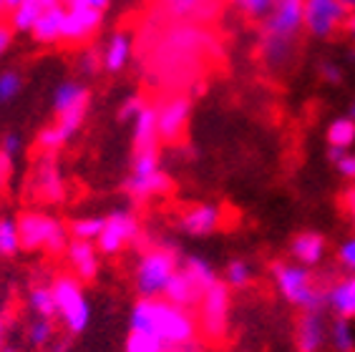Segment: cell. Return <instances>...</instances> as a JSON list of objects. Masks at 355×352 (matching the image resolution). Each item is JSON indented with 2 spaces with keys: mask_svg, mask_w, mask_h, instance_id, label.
<instances>
[{
  "mask_svg": "<svg viewBox=\"0 0 355 352\" xmlns=\"http://www.w3.org/2000/svg\"><path fill=\"white\" fill-rule=\"evenodd\" d=\"M129 332H141L157 337L166 350L197 342V315L177 307L166 299H141L134 302L129 312Z\"/></svg>",
  "mask_w": 355,
  "mask_h": 352,
  "instance_id": "1",
  "label": "cell"
},
{
  "mask_svg": "<svg viewBox=\"0 0 355 352\" xmlns=\"http://www.w3.org/2000/svg\"><path fill=\"white\" fill-rule=\"evenodd\" d=\"M91 94L81 81H61L53 91L55 121L43 126L35 136V146L41 154H58L78 134L89 114Z\"/></svg>",
  "mask_w": 355,
  "mask_h": 352,
  "instance_id": "2",
  "label": "cell"
},
{
  "mask_svg": "<svg viewBox=\"0 0 355 352\" xmlns=\"http://www.w3.org/2000/svg\"><path fill=\"white\" fill-rule=\"evenodd\" d=\"M305 30L302 23V0H277L262 21L260 58L267 68L282 71L297 51V35Z\"/></svg>",
  "mask_w": 355,
  "mask_h": 352,
  "instance_id": "3",
  "label": "cell"
},
{
  "mask_svg": "<svg viewBox=\"0 0 355 352\" xmlns=\"http://www.w3.org/2000/svg\"><path fill=\"white\" fill-rule=\"evenodd\" d=\"M275 290L287 305L297 307L300 312H320L325 310V292L318 290L313 272L290 259H275L270 264Z\"/></svg>",
  "mask_w": 355,
  "mask_h": 352,
  "instance_id": "4",
  "label": "cell"
},
{
  "mask_svg": "<svg viewBox=\"0 0 355 352\" xmlns=\"http://www.w3.org/2000/svg\"><path fill=\"white\" fill-rule=\"evenodd\" d=\"M182 257L177 254L174 247H149L141 252V257L137 259L134 267V287L141 299H157L164 294L169 279L174 277V272L179 270Z\"/></svg>",
  "mask_w": 355,
  "mask_h": 352,
  "instance_id": "5",
  "label": "cell"
},
{
  "mask_svg": "<svg viewBox=\"0 0 355 352\" xmlns=\"http://www.w3.org/2000/svg\"><path fill=\"white\" fill-rule=\"evenodd\" d=\"M18 222L21 247L26 252H46V254H61L69 247V227L61 219L51 217L46 211H23Z\"/></svg>",
  "mask_w": 355,
  "mask_h": 352,
  "instance_id": "6",
  "label": "cell"
},
{
  "mask_svg": "<svg viewBox=\"0 0 355 352\" xmlns=\"http://www.w3.org/2000/svg\"><path fill=\"white\" fill-rule=\"evenodd\" d=\"M55 299V319L63 322L69 337H78L91 325V302L83 292V285L73 274H58L51 282Z\"/></svg>",
  "mask_w": 355,
  "mask_h": 352,
  "instance_id": "7",
  "label": "cell"
},
{
  "mask_svg": "<svg viewBox=\"0 0 355 352\" xmlns=\"http://www.w3.org/2000/svg\"><path fill=\"white\" fill-rule=\"evenodd\" d=\"M230 307H232V297H230V287L219 279L217 285L205 290L202 299L197 305V327L199 335L207 342H222L230 330Z\"/></svg>",
  "mask_w": 355,
  "mask_h": 352,
  "instance_id": "8",
  "label": "cell"
},
{
  "mask_svg": "<svg viewBox=\"0 0 355 352\" xmlns=\"http://www.w3.org/2000/svg\"><path fill=\"white\" fill-rule=\"evenodd\" d=\"M141 237V224L129 209H114L103 222V229L96 239V249L101 257H119L126 247L137 244Z\"/></svg>",
  "mask_w": 355,
  "mask_h": 352,
  "instance_id": "9",
  "label": "cell"
},
{
  "mask_svg": "<svg viewBox=\"0 0 355 352\" xmlns=\"http://www.w3.org/2000/svg\"><path fill=\"white\" fill-rule=\"evenodd\" d=\"M350 10L343 6L340 0H302V23L305 33L328 41L348 23Z\"/></svg>",
  "mask_w": 355,
  "mask_h": 352,
  "instance_id": "10",
  "label": "cell"
},
{
  "mask_svg": "<svg viewBox=\"0 0 355 352\" xmlns=\"http://www.w3.org/2000/svg\"><path fill=\"white\" fill-rule=\"evenodd\" d=\"M33 194L46 204H61L66 199V179L55 154H41L33 169Z\"/></svg>",
  "mask_w": 355,
  "mask_h": 352,
  "instance_id": "11",
  "label": "cell"
},
{
  "mask_svg": "<svg viewBox=\"0 0 355 352\" xmlns=\"http://www.w3.org/2000/svg\"><path fill=\"white\" fill-rule=\"evenodd\" d=\"M222 222H225V209L219 204L202 202L189 206L187 211H182L177 219V227L187 237L202 239V237H212L214 231H219Z\"/></svg>",
  "mask_w": 355,
  "mask_h": 352,
  "instance_id": "12",
  "label": "cell"
},
{
  "mask_svg": "<svg viewBox=\"0 0 355 352\" xmlns=\"http://www.w3.org/2000/svg\"><path fill=\"white\" fill-rule=\"evenodd\" d=\"M191 116V101L187 96H171L169 101H164L157 109V129H159V141L174 143L182 139L187 131Z\"/></svg>",
  "mask_w": 355,
  "mask_h": 352,
  "instance_id": "13",
  "label": "cell"
},
{
  "mask_svg": "<svg viewBox=\"0 0 355 352\" xmlns=\"http://www.w3.org/2000/svg\"><path fill=\"white\" fill-rule=\"evenodd\" d=\"M328 317L325 310L320 312H300L295 325V350L297 352H322L328 345Z\"/></svg>",
  "mask_w": 355,
  "mask_h": 352,
  "instance_id": "14",
  "label": "cell"
},
{
  "mask_svg": "<svg viewBox=\"0 0 355 352\" xmlns=\"http://www.w3.org/2000/svg\"><path fill=\"white\" fill-rule=\"evenodd\" d=\"M103 13L98 10H83V8H66L63 15V30H61V43H71V46H81L89 38H94L96 30L101 28Z\"/></svg>",
  "mask_w": 355,
  "mask_h": 352,
  "instance_id": "15",
  "label": "cell"
},
{
  "mask_svg": "<svg viewBox=\"0 0 355 352\" xmlns=\"http://www.w3.org/2000/svg\"><path fill=\"white\" fill-rule=\"evenodd\" d=\"M123 191L131 202L144 204L157 197H164L171 191V176L164 169L149 171V174H129L123 179Z\"/></svg>",
  "mask_w": 355,
  "mask_h": 352,
  "instance_id": "16",
  "label": "cell"
},
{
  "mask_svg": "<svg viewBox=\"0 0 355 352\" xmlns=\"http://www.w3.org/2000/svg\"><path fill=\"white\" fill-rule=\"evenodd\" d=\"M66 259H69V267L73 272V277L86 285V282H94L98 277V270H101V254L96 249L94 242H78V239H71L69 247H66Z\"/></svg>",
  "mask_w": 355,
  "mask_h": 352,
  "instance_id": "17",
  "label": "cell"
},
{
  "mask_svg": "<svg viewBox=\"0 0 355 352\" xmlns=\"http://www.w3.org/2000/svg\"><path fill=\"white\" fill-rule=\"evenodd\" d=\"M325 254H328V239L322 237L320 231H300L290 242V257H293V262L302 264L308 270L310 267H318L325 259Z\"/></svg>",
  "mask_w": 355,
  "mask_h": 352,
  "instance_id": "18",
  "label": "cell"
},
{
  "mask_svg": "<svg viewBox=\"0 0 355 352\" xmlns=\"http://www.w3.org/2000/svg\"><path fill=\"white\" fill-rule=\"evenodd\" d=\"M325 310L333 312L335 319H355V274L338 279L325 290Z\"/></svg>",
  "mask_w": 355,
  "mask_h": 352,
  "instance_id": "19",
  "label": "cell"
},
{
  "mask_svg": "<svg viewBox=\"0 0 355 352\" xmlns=\"http://www.w3.org/2000/svg\"><path fill=\"white\" fill-rule=\"evenodd\" d=\"M202 294H205V292L199 290V287L194 285V279L179 267V270L174 272V277L169 279V285H166L162 299H166V302H171V305H177V307H184V310H197Z\"/></svg>",
  "mask_w": 355,
  "mask_h": 352,
  "instance_id": "20",
  "label": "cell"
},
{
  "mask_svg": "<svg viewBox=\"0 0 355 352\" xmlns=\"http://www.w3.org/2000/svg\"><path fill=\"white\" fill-rule=\"evenodd\" d=\"M131 53H134L131 35L126 30H116V33L109 35V41L101 51V68L109 73H119L131 61Z\"/></svg>",
  "mask_w": 355,
  "mask_h": 352,
  "instance_id": "21",
  "label": "cell"
},
{
  "mask_svg": "<svg viewBox=\"0 0 355 352\" xmlns=\"http://www.w3.org/2000/svg\"><path fill=\"white\" fill-rule=\"evenodd\" d=\"M63 15H66V6H55V8H51V10H46V13L38 18V23L31 28L33 41L41 43V46H55V43H61Z\"/></svg>",
  "mask_w": 355,
  "mask_h": 352,
  "instance_id": "22",
  "label": "cell"
},
{
  "mask_svg": "<svg viewBox=\"0 0 355 352\" xmlns=\"http://www.w3.org/2000/svg\"><path fill=\"white\" fill-rule=\"evenodd\" d=\"M55 6H63V0H23L10 13V28L21 30V33H31V28L38 23V18Z\"/></svg>",
  "mask_w": 355,
  "mask_h": 352,
  "instance_id": "23",
  "label": "cell"
},
{
  "mask_svg": "<svg viewBox=\"0 0 355 352\" xmlns=\"http://www.w3.org/2000/svg\"><path fill=\"white\" fill-rule=\"evenodd\" d=\"M134 151L159 149V129H157V109L146 103V109L134 118Z\"/></svg>",
  "mask_w": 355,
  "mask_h": 352,
  "instance_id": "24",
  "label": "cell"
},
{
  "mask_svg": "<svg viewBox=\"0 0 355 352\" xmlns=\"http://www.w3.org/2000/svg\"><path fill=\"white\" fill-rule=\"evenodd\" d=\"M179 267H182V270H184L187 274L194 279V285H197L202 292L209 290V287L219 282L217 270H214L212 262H207L205 257H197V254H187V257H182Z\"/></svg>",
  "mask_w": 355,
  "mask_h": 352,
  "instance_id": "25",
  "label": "cell"
},
{
  "mask_svg": "<svg viewBox=\"0 0 355 352\" xmlns=\"http://www.w3.org/2000/svg\"><path fill=\"white\" fill-rule=\"evenodd\" d=\"M28 310L33 312V317L41 319H55V299L51 285L41 282L28 290Z\"/></svg>",
  "mask_w": 355,
  "mask_h": 352,
  "instance_id": "26",
  "label": "cell"
},
{
  "mask_svg": "<svg viewBox=\"0 0 355 352\" xmlns=\"http://www.w3.org/2000/svg\"><path fill=\"white\" fill-rule=\"evenodd\" d=\"M325 139H328L330 149L350 151V146L355 143V121L350 116H340V118L330 121L328 131H325Z\"/></svg>",
  "mask_w": 355,
  "mask_h": 352,
  "instance_id": "27",
  "label": "cell"
},
{
  "mask_svg": "<svg viewBox=\"0 0 355 352\" xmlns=\"http://www.w3.org/2000/svg\"><path fill=\"white\" fill-rule=\"evenodd\" d=\"M328 345L333 352H355V330L348 319H333L330 322Z\"/></svg>",
  "mask_w": 355,
  "mask_h": 352,
  "instance_id": "28",
  "label": "cell"
},
{
  "mask_svg": "<svg viewBox=\"0 0 355 352\" xmlns=\"http://www.w3.org/2000/svg\"><path fill=\"white\" fill-rule=\"evenodd\" d=\"M21 234L13 217H0V259H13L21 252Z\"/></svg>",
  "mask_w": 355,
  "mask_h": 352,
  "instance_id": "29",
  "label": "cell"
},
{
  "mask_svg": "<svg viewBox=\"0 0 355 352\" xmlns=\"http://www.w3.org/2000/svg\"><path fill=\"white\" fill-rule=\"evenodd\" d=\"M252 274H254V270L247 259H230L225 272H222V282H225L230 290H245V287H250V282H252Z\"/></svg>",
  "mask_w": 355,
  "mask_h": 352,
  "instance_id": "30",
  "label": "cell"
},
{
  "mask_svg": "<svg viewBox=\"0 0 355 352\" xmlns=\"http://www.w3.org/2000/svg\"><path fill=\"white\" fill-rule=\"evenodd\" d=\"M103 222L106 217H78L69 224V237L78 239V242H94L98 239L103 229Z\"/></svg>",
  "mask_w": 355,
  "mask_h": 352,
  "instance_id": "31",
  "label": "cell"
},
{
  "mask_svg": "<svg viewBox=\"0 0 355 352\" xmlns=\"http://www.w3.org/2000/svg\"><path fill=\"white\" fill-rule=\"evenodd\" d=\"M55 337V330H53V319H41V317H33L28 322V342L33 347H48L53 342Z\"/></svg>",
  "mask_w": 355,
  "mask_h": 352,
  "instance_id": "32",
  "label": "cell"
},
{
  "mask_svg": "<svg viewBox=\"0 0 355 352\" xmlns=\"http://www.w3.org/2000/svg\"><path fill=\"white\" fill-rule=\"evenodd\" d=\"M123 352H166V347L151 335H141V332H129Z\"/></svg>",
  "mask_w": 355,
  "mask_h": 352,
  "instance_id": "33",
  "label": "cell"
},
{
  "mask_svg": "<svg viewBox=\"0 0 355 352\" xmlns=\"http://www.w3.org/2000/svg\"><path fill=\"white\" fill-rule=\"evenodd\" d=\"M234 6L247 15V18H254V21H265L270 10L275 8L277 0H232Z\"/></svg>",
  "mask_w": 355,
  "mask_h": 352,
  "instance_id": "34",
  "label": "cell"
},
{
  "mask_svg": "<svg viewBox=\"0 0 355 352\" xmlns=\"http://www.w3.org/2000/svg\"><path fill=\"white\" fill-rule=\"evenodd\" d=\"M23 78L18 71H3L0 73V101H13L21 94Z\"/></svg>",
  "mask_w": 355,
  "mask_h": 352,
  "instance_id": "35",
  "label": "cell"
},
{
  "mask_svg": "<svg viewBox=\"0 0 355 352\" xmlns=\"http://www.w3.org/2000/svg\"><path fill=\"white\" fill-rule=\"evenodd\" d=\"M146 109V101H144L141 96H126V98H123L121 101V106H119V111H116V118L121 123H134V118H137L139 114H141V111Z\"/></svg>",
  "mask_w": 355,
  "mask_h": 352,
  "instance_id": "36",
  "label": "cell"
},
{
  "mask_svg": "<svg viewBox=\"0 0 355 352\" xmlns=\"http://www.w3.org/2000/svg\"><path fill=\"white\" fill-rule=\"evenodd\" d=\"M335 257H338V264H340L348 274H355V237L343 239L338 252H335Z\"/></svg>",
  "mask_w": 355,
  "mask_h": 352,
  "instance_id": "37",
  "label": "cell"
},
{
  "mask_svg": "<svg viewBox=\"0 0 355 352\" xmlns=\"http://www.w3.org/2000/svg\"><path fill=\"white\" fill-rule=\"evenodd\" d=\"M23 151V139L21 134H15V131H10V134L3 136V141H0V154L6 156L8 161L13 164L18 156H21Z\"/></svg>",
  "mask_w": 355,
  "mask_h": 352,
  "instance_id": "38",
  "label": "cell"
},
{
  "mask_svg": "<svg viewBox=\"0 0 355 352\" xmlns=\"http://www.w3.org/2000/svg\"><path fill=\"white\" fill-rule=\"evenodd\" d=\"M318 73H320L322 81L333 83V86L343 81V71L335 61H320V66H318Z\"/></svg>",
  "mask_w": 355,
  "mask_h": 352,
  "instance_id": "39",
  "label": "cell"
},
{
  "mask_svg": "<svg viewBox=\"0 0 355 352\" xmlns=\"http://www.w3.org/2000/svg\"><path fill=\"white\" fill-rule=\"evenodd\" d=\"M202 0H166V8H169L174 15H191L197 13Z\"/></svg>",
  "mask_w": 355,
  "mask_h": 352,
  "instance_id": "40",
  "label": "cell"
},
{
  "mask_svg": "<svg viewBox=\"0 0 355 352\" xmlns=\"http://www.w3.org/2000/svg\"><path fill=\"white\" fill-rule=\"evenodd\" d=\"M109 3L111 0H63L66 8H83V10H98V13H103Z\"/></svg>",
  "mask_w": 355,
  "mask_h": 352,
  "instance_id": "41",
  "label": "cell"
},
{
  "mask_svg": "<svg viewBox=\"0 0 355 352\" xmlns=\"http://www.w3.org/2000/svg\"><path fill=\"white\" fill-rule=\"evenodd\" d=\"M101 68V53L98 51H86V53L81 55V71L83 73H96Z\"/></svg>",
  "mask_w": 355,
  "mask_h": 352,
  "instance_id": "42",
  "label": "cell"
},
{
  "mask_svg": "<svg viewBox=\"0 0 355 352\" xmlns=\"http://www.w3.org/2000/svg\"><path fill=\"white\" fill-rule=\"evenodd\" d=\"M335 169H338V174L343 176V179H353L355 182V154H345L340 159V161L335 164Z\"/></svg>",
  "mask_w": 355,
  "mask_h": 352,
  "instance_id": "43",
  "label": "cell"
},
{
  "mask_svg": "<svg viewBox=\"0 0 355 352\" xmlns=\"http://www.w3.org/2000/svg\"><path fill=\"white\" fill-rule=\"evenodd\" d=\"M10 43H13V28L3 26V23H0V55H3L8 48H10Z\"/></svg>",
  "mask_w": 355,
  "mask_h": 352,
  "instance_id": "44",
  "label": "cell"
},
{
  "mask_svg": "<svg viewBox=\"0 0 355 352\" xmlns=\"http://www.w3.org/2000/svg\"><path fill=\"white\" fill-rule=\"evenodd\" d=\"M10 166H13V164H10V161H8V159H6V156L0 154V189L6 186L8 176H10Z\"/></svg>",
  "mask_w": 355,
  "mask_h": 352,
  "instance_id": "45",
  "label": "cell"
},
{
  "mask_svg": "<svg viewBox=\"0 0 355 352\" xmlns=\"http://www.w3.org/2000/svg\"><path fill=\"white\" fill-rule=\"evenodd\" d=\"M21 3L23 0H0V13H13Z\"/></svg>",
  "mask_w": 355,
  "mask_h": 352,
  "instance_id": "46",
  "label": "cell"
},
{
  "mask_svg": "<svg viewBox=\"0 0 355 352\" xmlns=\"http://www.w3.org/2000/svg\"><path fill=\"white\" fill-rule=\"evenodd\" d=\"M166 352H202V347L197 345V342H189V345H182V347H171V350Z\"/></svg>",
  "mask_w": 355,
  "mask_h": 352,
  "instance_id": "47",
  "label": "cell"
},
{
  "mask_svg": "<svg viewBox=\"0 0 355 352\" xmlns=\"http://www.w3.org/2000/svg\"><path fill=\"white\" fill-rule=\"evenodd\" d=\"M345 30H348V35H350V41L355 43V10L348 15V23H345Z\"/></svg>",
  "mask_w": 355,
  "mask_h": 352,
  "instance_id": "48",
  "label": "cell"
},
{
  "mask_svg": "<svg viewBox=\"0 0 355 352\" xmlns=\"http://www.w3.org/2000/svg\"><path fill=\"white\" fill-rule=\"evenodd\" d=\"M345 154H348V151H343V149H330V146H328V159H330L333 164L340 161V159H343Z\"/></svg>",
  "mask_w": 355,
  "mask_h": 352,
  "instance_id": "49",
  "label": "cell"
},
{
  "mask_svg": "<svg viewBox=\"0 0 355 352\" xmlns=\"http://www.w3.org/2000/svg\"><path fill=\"white\" fill-rule=\"evenodd\" d=\"M348 209H350V217H353V227H355V191L348 194Z\"/></svg>",
  "mask_w": 355,
  "mask_h": 352,
  "instance_id": "50",
  "label": "cell"
},
{
  "mask_svg": "<svg viewBox=\"0 0 355 352\" xmlns=\"http://www.w3.org/2000/svg\"><path fill=\"white\" fill-rule=\"evenodd\" d=\"M3 342H6V322L0 317V352H3Z\"/></svg>",
  "mask_w": 355,
  "mask_h": 352,
  "instance_id": "51",
  "label": "cell"
},
{
  "mask_svg": "<svg viewBox=\"0 0 355 352\" xmlns=\"http://www.w3.org/2000/svg\"><path fill=\"white\" fill-rule=\"evenodd\" d=\"M340 3H343V6H345V8H348L350 13H353V10H355V0H340Z\"/></svg>",
  "mask_w": 355,
  "mask_h": 352,
  "instance_id": "52",
  "label": "cell"
},
{
  "mask_svg": "<svg viewBox=\"0 0 355 352\" xmlns=\"http://www.w3.org/2000/svg\"><path fill=\"white\" fill-rule=\"evenodd\" d=\"M350 118L355 121V98H353V103H350Z\"/></svg>",
  "mask_w": 355,
  "mask_h": 352,
  "instance_id": "53",
  "label": "cell"
},
{
  "mask_svg": "<svg viewBox=\"0 0 355 352\" xmlns=\"http://www.w3.org/2000/svg\"><path fill=\"white\" fill-rule=\"evenodd\" d=\"M353 61H355V53H353Z\"/></svg>",
  "mask_w": 355,
  "mask_h": 352,
  "instance_id": "54",
  "label": "cell"
},
{
  "mask_svg": "<svg viewBox=\"0 0 355 352\" xmlns=\"http://www.w3.org/2000/svg\"><path fill=\"white\" fill-rule=\"evenodd\" d=\"M353 191H355V186H353Z\"/></svg>",
  "mask_w": 355,
  "mask_h": 352,
  "instance_id": "55",
  "label": "cell"
}]
</instances>
